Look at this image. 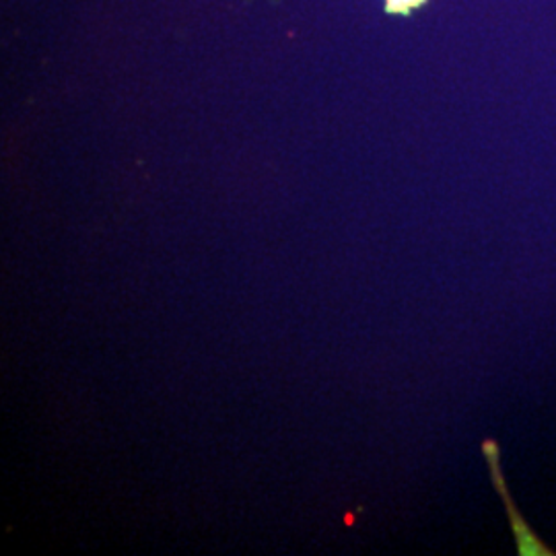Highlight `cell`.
I'll list each match as a JSON object with an SVG mask.
<instances>
[{
	"label": "cell",
	"mask_w": 556,
	"mask_h": 556,
	"mask_svg": "<svg viewBox=\"0 0 556 556\" xmlns=\"http://www.w3.org/2000/svg\"><path fill=\"white\" fill-rule=\"evenodd\" d=\"M425 0H386V9L390 13H396V15H408L410 11H415L417 7H420Z\"/></svg>",
	"instance_id": "cell-1"
}]
</instances>
